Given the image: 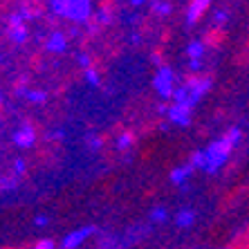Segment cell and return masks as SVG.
<instances>
[{
  "label": "cell",
  "instance_id": "obj_1",
  "mask_svg": "<svg viewBox=\"0 0 249 249\" xmlns=\"http://www.w3.org/2000/svg\"><path fill=\"white\" fill-rule=\"evenodd\" d=\"M52 7L58 14L70 18H88L90 0H52Z\"/></svg>",
  "mask_w": 249,
  "mask_h": 249
},
{
  "label": "cell",
  "instance_id": "obj_2",
  "mask_svg": "<svg viewBox=\"0 0 249 249\" xmlns=\"http://www.w3.org/2000/svg\"><path fill=\"white\" fill-rule=\"evenodd\" d=\"M225 38H227L225 27L215 25V27L207 29V34H204V38H202V45L209 47V50H220L222 43H225Z\"/></svg>",
  "mask_w": 249,
  "mask_h": 249
},
{
  "label": "cell",
  "instance_id": "obj_3",
  "mask_svg": "<svg viewBox=\"0 0 249 249\" xmlns=\"http://www.w3.org/2000/svg\"><path fill=\"white\" fill-rule=\"evenodd\" d=\"M209 5H211V0H191L189 12H186V20H189V25L197 23V20H200V18L207 14Z\"/></svg>",
  "mask_w": 249,
  "mask_h": 249
},
{
  "label": "cell",
  "instance_id": "obj_4",
  "mask_svg": "<svg viewBox=\"0 0 249 249\" xmlns=\"http://www.w3.org/2000/svg\"><path fill=\"white\" fill-rule=\"evenodd\" d=\"M184 86L191 88V90H204V88L209 86V74H204V72H197V70H191L189 74L184 76Z\"/></svg>",
  "mask_w": 249,
  "mask_h": 249
},
{
  "label": "cell",
  "instance_id": "obj_5",
  "mask_svg": "<svg viewBox=\"0 0 249 249\" xmlns=\"http://www.w3.org/2000/svg\"><path fill=\"white\" fill-rule=\"evenodd\" d=\"M32 249H54V243L52 240H38V243H34Z\"/></svg>",
  "mask_w": 249,
  "mask_h": 249
},
{
  "label": "cell",
  "instance_id": "obj_6",
  "mask_svg": "<svg viewBox=\"0 0 249 249\" xmlns=\"http://www.w3.org/2000/svg\"><path fill=\"white\" fill-rule=\"evenodd\" d=\"M2 249H20V247H12V245H7V247H2Z\"/></svg>",
  "mask_w": 249,
  "mask_h": 249
},
{
  "label": "cell",
  "instance_id": "obj_7",
  "mask_svg": "<svg viewBox=\"0 0 249 249\" xmlns=\"http://www.w3.org/2000/svg\"><path fill=\"white\" fill-rule=\"evenodd\" d=\"M247 56H249V43H247Z\"/></svg>",
  "mask_w": 249,
  "mask_h": 249
}]
</instances>
